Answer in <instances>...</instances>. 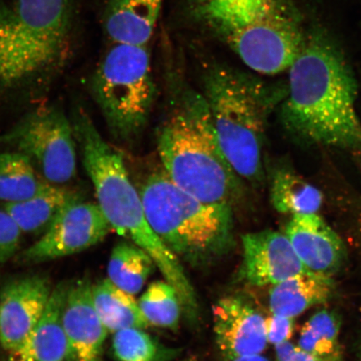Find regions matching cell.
I'll list each match as a JSON object with an SVG mask.
<instances>
[{
  "label": "cell",
  "instance_id": "obj_25",
  "mask_svg": "<svg viewBox=\"0 0 361 361\" xmlns=\"http://www.w3.org/2000/svg\"><path fill=\"white\" fill-rule=\"evenodd\" d=\"M138 304L149 324L173 331L178 328L182 304L177 290L169 282L152 283Z\"/></svg>",
  "mask_w": 361,
  "mask_h": 361
},
{
  "label": "cell",
  "instance_id": "obj_8",
  "mask_svg": "<svg viewBox=\"0 0 361 361\" xmlns=\"http://www.w3.org/2000/svg\"><path fill=\"white\" fill-rule=\"evenodd\" d=\"M71 121L97 204L113 231L125 237L147 221L139 189L130 178L123 155L104 139L84 108L75 107Z\"/></svg>",
  "mask_w": 361,
  "mask_h": 361
},
{
  "label": "cell",
  "instance_id": "obj_21",
  "mask_svg": "<svg viewBox=\"0 0 361 361\" xmlns=\"http://www.w3.org/2000/svg\"><path fill=\"white\" fill-rule=\"evenodd\" d=\"M94 307L108 332L150 326L132 295L116 286L109 279L92 286Z\"/></svg>",
  "mask_w": 361,
  "mask_h": 361
},
{
  "label": "cell",
  "instance_id": "obj_15",
  "mask_svg": "<svg viewBox=\"0 0 361 361\" xmlns=\"http://www.w3.org/2000/svg\"><path fill=\"white\" fill-rule=\"evenodd\" d=\"M284 234L308 272L331 277L340 267L341 238L317 214L293 215Z\"/></svg>",
  "mask_w": 361,
  "mask_h": 361
},
{
  "label": "cell",
  "instance_id": "obj_3",
  "mask_svg": "<svg viewBox=\"0 0 361 361\" xmlns=\"http://www.w3.org/2000/svg\"><path fill=\"white\" fill-rule=\"evenodd\" d=\"M185 11L193 26L259 74L290 69L306 37L300 13L287 0H186Z\"/></svg>",
  "mask_w": 361,
  "mask_h": 361
},
{
  "label": "cell",
  "instance_id": "obj_18",
  "mask_svg": "<svg viewBox=\"0 0 361 361\" xmlns=\"http://www.w3.org/2000/svg\"><path fill=\"white\" fill-rule=\"evenodd\" d=\"M80 200L82 198L74 190L43 182L34 196L20 202L6 203L4 210L22 233L44 234L66 207Z\"/></svg>",
  "mask_w": 361,
  "mask_h": 361
},
{
  "label": "cell",
  "instance_id": "obj_2",
  "mask_svg": "<svg viewBox=\"0 0 361 361\" xmlns=\"http://www.w3.org/2000/svg\"><path fill=\"white\" fill-rule=\"evenodd\" d=\"M178 87L157 135L162 169L198 200L234 207L245 200L247 183L224 154L202 92Z\"/></svg>",
  "mask_w": 361,
  "mask_h": 361
},
{
  "label": "cell",
  "instance_id": "obj_32",
  "mask_svg": "<svg viewBox=\"0 0 361 361\" xmlns=\"http://www.w3.org/2000/svg\"><path fill=\"white\" fill-rule=\"evenodd\" d=\"M182 361H198V360H196L195 358H188V359H186V360H184Z\"/></svg>",
  "mask_w": 361,
  "mask_h": 361
},
{
  "label": "cell",
  "instance_id": "obj_22",
  "mask_svg": "<svg viewBox=\"0 0 361 361\" xmlns=\"http://www.w3.org/2000/svg\"><path fill=\"white\" fill-rule=\"evenodd\" d=\"M157 267L152 257L133 243L121 242L113 248L108 264L110 281L130 295H137Z\"/></svg>",
  "mask_w": 361,
  "mask_h": 361
},
{
  "label": "cell",
  "instance_id": "obj_17",
  "mask_svg": "<svg viewBox=\"0 0 361 361\" xmlns=\"http://www.w3.org/2000/svg\"><path fill=\"white\" fill-rule=\"evenodd\" d=\"M164 0H109L104 30L111 44L150 47Z\"/></svg>",
  "mask_w": 361,
  "mask_h": 361
},
{
  "label": "cell",
  "instance_id": "obj_27",
  "mask_svg": "<svg viewBox=\"0 0 361 361\" xmlns=\"http://www.w3.org/2000/svg\"><path fill=\"white\" fill-rule=\"evenodd\" d=\"M22 233L11 216L0 210V267L16 254Z\"/></svg>",
  "mask_w": 361,
  "mask_h": 361
},
{
  "label": "cell",
  "instance_id": "obj_5",
  "mask_svg": "<svg viewBox=\"0 0 361 361\" xmlns=\"http://www.w3.org/2000/svg\"><path fill=\"white\" fill-rule=\"evenodd\" d=\"M139 192L149 224L179 259L205 265L231 250L233 207L198 200L177 186L164 169L149 176Z\"/></svg>",
  "mask_w": 361,
  "mask_h": 361
},
{
  "label": "cell",
  "instance_id": "obj_14",
  "mask_svg": "<svg viewBox=\"0 0 361 361\" xmlns=\"http://www.w3.org/2000/svg\"><path fill=\"white\" fill-rule=\"evenodd\" d=\"M62 319L70 344V359L97 361L108 331L94 307L92 284L88 279L69 283Z\"/></svg>",
  "mask_w": 361,
  "mask_h": 361
},
{
  "label": "cell",
  "instance_id": "obj_7",
  "mask_svg": "<svg viewBox=\"0 0 361 361\" xmlns=\"http://www.w3.org/2000/svg\"><path fill=\"white\" fill-rule=\"evenodd\" d=\"M92 90L112 137L132 147L145 132L156 101L150 47L111 44Z\"/></svg>",
  "mask_w": 361,
  "mask_h": 361
},
{
  "label": "cell",
  "instance_id": "obj_12",
  "mask_svg": "<svg viewBox=\"0 0 361 361\" xmlns=\"http://www.w3.org/2000/svg\"><path fill=\"white\" fill-rule=\"evenodd\" d=\"M242 281L254 286H275L296 274L308 272L284 233L264 230L242 237Z\"/></svg>",
  "mask_w": 361,
  "mask_h": 361
},
{
  "label": "cell",
  "instance_id": "obj_19",
  "mask_svg": "<svg viewBox=\"0 0 361 361\" xmlns=\"http://www.w3.org/2000/svg\"><path fill=\"white\" fill-rule=\"evenodd\" d=\"M331 277L305 272L273 286L269 307L273 314L295 319L311 307L326 303L333 293Z\"/></svg>",
  "mask_w": 361,
  "mask_h": 361
},
{
  "label": "cell",
  "instance_id": "obj_11",
  "mask_svg": "<svg viewBox=\"0 0 361 361\" xmlns=\"http://www.w3.org/2000/svg\"><path fill=\"white\" fill-rule=\"evenodd\" d=\"M52 288L47 276L25 275L4 284L0 291V344L13 353L43 315Z\"/></svg>",
  "mask_w": 361,
  "mask_h": 361
},
{
  "label": "cell",
  "instance_id": "obj_20",
  "mask_svg": "<svg viewBox=\"0 0 361 361\" xmlns=\"http://www.w3.org/2000/svg\"><path fill=\"white\" fill-rule=\"evenodd\" d=\"M269 196L275 210L292 216L318 214L323 203L317 188L286 166L270 171Z\"/></svg>",
  "mask_w": 361,
  "mask_h": 361
},
{
  "label": "cell",
  "instance_id": "obj_9",
  "mask_svg": "<svg viewBox=\"0 0 361 361\" xmlns=\"http://www.w3.org/2000/svg\"><path fill=\"white\" fill-rule=\"evenodd\" d=\"M0 147L24 156L48 183L75 178L78 145L71 120L60 108L39 107L0 134Z\"/></svg>",
  "mask_w": 361,
  "mask_h": 361
},
{
  "label": "cell",
  "instance_id": "obj_23",
  "mask_svg": "<svg viewBox=\"0 0 361 361\" xmlns=\"http://www.w3.org/2000/svg\"><path fill=\"white\" fill-rule=\"evenodd\" d=\"M42 183L24 156L4 149L0 151V201L8 203L28 200Z\"/></svg>",
  "mask_w": 361,
  "mask_h": 361
},
{
  "label": "cell",
  "instance_id": "obj_24",
  "mask_svg": "<svg viewBox=\"0 0 361 361\" xmlns=\"http://www.w3.org/2000/svg\"><path fill=\"white\" fill-rule=\"evenodd\" d=\"M340 322L328 310L319 311L302 327L300 349L326 361H340Z\"/></svg>",
  "mask_w": 361,
  "mask_h": 361
},
{
  "label": "cell",
  "instance_id": "obj_30",
  "mask_svg": "<svg viewBox=\"0 0 361 361\" xmlns=\"http://www.w3.org/2000/svg\"><path fill=\"white\" fill-rule=\"evenodd\" d=\"M230 361H271L269 359L264 357V356L259 355H250L241 356V357H238L235 359H233Z\"/></svg>",
  "mask_w": 361,
  "mask_h": 361
},
{
  "label": "cell",
  "instance_id": "obj_31",
  "mask_svg": "<svg viewBox=\"0 0 361 361\" xmlns=\"http://www.w3.org/2000/svg\"><path fill=\"white\" fill-rule=\"evenodd\" d=\"M357 229L359 231V233L361 235V205L359 207V212L357 214Z\"/></svg>",
  "mask_w": 361,
  "mask_h": 361
},
{
  "label": "cell",
  "instance_id": "obj_13",
  "mask_svg": "<svg viewBox=\"0 0 361 361\" xmlns=\"http://www.w3.org/2000/svg\"><path fill=\"white\" fill-rule=\"evenodd\" d=\"M216 345L226 358L263 353L267 346L265 319L241 299L228 296L213 308Z\"/></svg>",
  "mask_w": 361,
  "mask_h": 361
},
{
  "label": "cell",
  "instance_id": "obj_4",
  "mask_svg": "<svg viewBox=\"0 0 361 361\" xmlns=\"http://www.w3.org/2000/svg\"><path fill=\"white\" fill-rule=\"evenodd\" d=\"M202 90L220 145L237 174L252 187L264 183L266 126L277 94L257 76L219 61L202 71Z\"/></svg>",
  "mask_w": 361,
  "mask_h": 361
},
{
  "label": "cell",
  "instance_id": "obj_6",
  "mask_svg": "<svg viewBox=\"0 0 361 361\" xmlns=\"http://www.w3.org/2000/svg\"><path fill=\"white\" fill-rule=\"evenodd\" d=\"M71 0L0 3V94L51 71L69 48Z\"/></svg>",
  "mask_w": 361,
  "mask_h": 361
},
{
  "label": "cell",
  "instance_id": "obj_28",
  "mask_svg": "<svg viewBox=\"0 0 361 361\" xmlns=\"http://www.w3.org/2000/svg\"><path fill=\"white\" fill-rule=\"evenodd\" d=\"M265 326L268 343L276 345L290 340L295 329V319L272 314L265 319Z\"/></svg>",
  "mask_w": 361,
  "mask_h": 361
},
{
  "label": "cell",
  "instance_id": "obj_1",
  "mask_svg": "<svg viewBox=\"0 0 361 361\" xmlns=\"http://www.w3.org/2000/svg\"><path fill=\"white\" fill-rule=\"evenodd\" d=\"M288 74L284 128L309 145L361 152L357 81L335 42L322 30L306 34Z\"/></svg>",
  "mask_w": 361,
  "mask_h": 361
},
{
  "label": "cell",
  "instance_id": "obj_26",
  "mask_svg": "<svg viewBox=\"0 0 361 361\" xmlns=\"http://www.w3.org/2000/svg\"><path fill=\"white\" fill-rule=\"evenodd\" d=\"M112 349L120 361H157L161 353L157 343L142 329L137 328L114 333Z\"/></svg>",
  "mask_w": 361,
  "mask_h": 361
},
{
  "label": "cell",
  "instance_id": "obj_29",
  "mask_svg": "<svg viewBox=\"0 0 361 361\" xmlns=\"http://www.w3.org/2000/svg\"><path fill=\"white\" fill-rule=\"evenodd\" d=\"M274 346L276 361H326L307 353L299 347L293 345L290 341Z\"/></svg>",
  "mask_w": 361,
  "mask_h": 361
},
{
  "label": "cell",
  "instance_id": "obj_10",
  "mask_svg": "<svg viewBox=\"0 0 361 361\" xmlns=\"http://www.w3.org/2000/svg\"><path fill=\"white\" fill-rule=\"evenodd\" d=\"M113 231L97 202L80 200L66 207L39 240L17 256L21 264L63 258L97 245Z\"/></svg>",
  "mask_w": 361,
  "mask_h": 361
},
{
  "label": "cell",
  "instance_id": "obj_16",
  "mask_svg": "<svg viewBox=\"0 0 361 361\" xmlns=\"http://www.w3.org/2000/svg\"><path fill=\"white\" fill-rule=\"evenodd\" d=\"M69 283L53 288L44 312L10 361H64L70 359L69 341L63 326V309Z\"/></svg>",
  "mask_w": 361,
  "mask_h": 361
}]
</instances>
